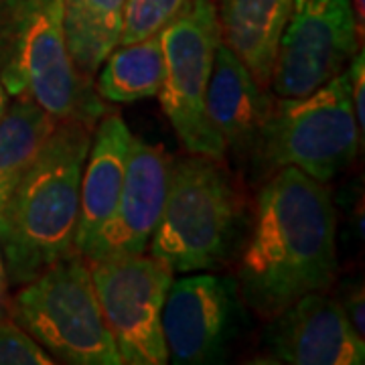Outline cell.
Here are the masks:
<instances>
[{"mask_svg": "<svg viewBox=\"0 0 365 365\" xmlns=\"http://www.w3.org/2000/svg\"><path fill=\"white\" fill-rule=\"evenodd\" d=\"M364 288H355L351 290V294H349V299L347 302L343 304V311L347 314V319H349V323L351 327L364 337L365 333V321H364Z\"/></svg>", "mask_w": 365, "mask_h": 365, "instance_id": "cell-23", "label": "cell"}, {"mask_svg": "<svg viewBox=\"0 0 365 365\" xmlns=\"http://www.w3.org/2000/svg\"><path fill=\"white\" fill-rule=\"evenodd\" d=\"M349 91H351V106L355 112V120H357V128L364 134L365 126V53L364 49L353 55L349 61Z\"/></svg>", "mask_w": 365, "mask_h": 365, "instance_id": "cell-21", "label": "cell"}, {"mask_svg": "<svg viewBox=\"0 0 365 365\" xmlns=\"http://www.w3.org/2000/svg\"><path fill=\"white\" fill-rule=\"evenodd\" d=\"M88 264L102 317L122 364H167L163 307L175 272L165 262L144 254Z\"/></svg>", "mask_w": 365, "mask_h": 365, "instance_id": "cell-8", "label": "cell"}, {"mask_svg": "<svg viewBox=\"0 0 365 365\" xmlns=\"http://www.w3.org/2000/svg\"><path fill=\"white\" fill-rule=\"evenodd\" d=\"M59 122L31 96H16L0 116V191L11 195Z\"/></svg>", "mask_w": 365, "mask_h": 365, "instance_id": "cell-18", "label": "cell"}, {"mask_svg": "<svg viewBox=\"0 0 365 365\" xmlns=\"http://www.w3.org/2000/svg\"><path fill=\"white\" fill-rule=\"evenodd\" d=\"M292 0H222L220 37L246 66L260 88H270L278 43Z\"/></svg>", "mask_w": 365, "mask_h": 365, "instance_id": "cell-15", "label": "cell"}, {"mask_svg": "<svg viewBox=\"0 0 365 365\" xmlns=\"http://www.w3.org/2000/svg\"><path fill=\"white\" fill-rule=\"evenodd\" d=\"M165 81V55L160 37L116 47L100 66L93 83L102 100L132 104L157 98Z\"/></svg>", "mask_w": 365, "mask_h": 365, "instance_id": "cell-16", "label": "cell"}, {"mask_svg": "<svg viewBox=\"0 0 365 365\" xmlns=\"http://www.w3.org/2000/svg\"><path fill=\"white\" fill-rule=\"evenodd\" d=\"M357 49L351 0H292L270 88L278 98L307 96L345 71Z\"/></svg>", "mask_w": 365, "mask_h": 365, "instance_id": "cell-9", "label": "cell"}, {"mask_svg": "<svg viewBox=\"0 0 365 365\" xmlns=\"http://www.w3.org/2000/svg\"><path fill=\"white\" fill-rule=\"evenodd\" d=\"M268 349L280 364L361 365L365 341L355 331L343 304L321 292H309L274 317Z\"/></svg>", "mask_w": 365, "mask_h": 365, "instance_id": "cell-12", "label": "cell"}, {"mask_svg": "<svg viewBox=\"0 0 365 365\" xmlns=\"http://www.w3.org/2000/svg\"><path fill=\"white\" fill-rule=\"evenodd\" d=\"M165 81L158 100L189 155L225 160V146L205 108L209 78L220 45L217 9L211 0H185L160 33Z\"/></svg>", "mask_w": 365, "mask_h": 365, "instance_id": "cell-7", "label": "cell"}, {"mask_svg": "<svg viewBox=\"0 0 365 365\" xmlns=\"http://www.w3.org/2000/svg\"><path fill=\"white\" fill-rule=\"evenodd\" d=\"M9 274H6V266H4V256L0 250V319H11L13 317V300L9 294Z\"/></svg>", "mask_w": 365, "mask_h": 365, "instance_id": "cell-24", "label": "cell"}, {"mask_svg": "<svg viewBox=\"0 0 365 365\" xmlns=\"http://www.w3.org/2000/svg\"><path fill=\"white\" fill-rule=\"evenodd\" d=\"M91 130L59 122L0 209V250L9 282L21 287L73 256L79 185Z\"/></svg>", "mask_w": 365, "mask_h": 365, "instance_id": "cell-2", "label": "cell"}, {"mask_svg": "<svg viewBox=\"0 0 365 365\" xmlns=\"http://www.w3.org/2000/svg\"><path fill=\"white\" fill-rule=\"evenodd\" d=\"M13 317L55 361L122 365L96 297L90 264L78 254L21 284Z\"/></svg>", "mask_w": 365, "mask_h": 365, "instance_id": "cell-5", "label": "cell"}, {"mask_svg": "<svg viewBox=\"0 0 365 365\" xmlns=\"http://www.w3.org/2000/svg\"><path fill=\"white\" fill-rule=\"evenodd\" d=\"M337 213L325 182L282 167L262 187L248 244L240 258L237 294L272 321L337 276Z\"/></svg>", "mask_w": 365, "mask_h": 365, "instance_id": "cell-1", "label": "cell"}, {"mask_svg": "<svg viewBox=\"0 0 365 365\" xmlns=\"http://www.w3.org/2000/svg\"><path fill=\"white\" fill-rule=\"evenodd\" d=\"M237 287L232 278L193 274L173 280L163 307L169 361L207 365L223 361L234 339Z\"/></svg>", "mask_w": 365, "mask_h": 365, "instance_id": "cell-10", "label": "cell"}, {"mask_svg": "<svg viewBox=\"0 0 365 365\" xmlns=\"http://www.w3.org/2000/svg\"><path fill=\"white\" fill-rule=\"evenodd\" d=\"M2 83L9 98L31 96L57 122H79L93 130L108 112L93 79L71 59L63 0H16Z\"/></svg>", "mask_w": 365, "mask_h": 365, "instance_id": "cell-4", "label": "cell"}, {"mask_svg": "<svg viewBox=\"0 0 365 365\" xmlns=\"http://www.w3.org/2000/svg\"><path fill=\"white\" fill-rule=\"evenodd\" d=\"M6 193H2V191H0V209H2V205H4V201H6Z\"/></svg>", "mask_w": 365, "mask_h": 365, "instance_id": "cell-26", "label": "cell"}, {"mask_svg": "<svg viewBox=\"0 0 365 365\" xmlns=\"http://www.w3.org/2000/svg\"><path fill=\"white\" fill-rule=\"evenodd\" d=\"M353 14H355V23H357V35H364L365 25V0H351Z\"/></svg>", "mask_w": 365, "mask_h": 365, "instance_id": "cell-25", "label": "cell"}, {"mask_svg": "<svg viewBox=\"0 0 365 365\" xmlns=\"http://www.w3.org/2000/svg\"><path fill=\"white\" fill-rule=\"evenodd\" d=\"M359 138L349 76L341 71L307 96L272 100L254 158L268 169L297 167L327 182L351 165Z\"/></svg>", "mask_w": 365, "mask_h": 365, "instance_id": "cell-6", "label": "cell"}, {"mask_svg": "<svg viewBox=\"0 0 365 365\" xmlns=\"http://www.w3.org/2000/svg\"><path fill=\"white\" fill-rule=\"evenodd\" d=\"M79 185V217L73 252L86 258L100 227L112 215L130 155L132 132L118 112H106L96 124Z\"/></svg>", "mask_w": 365, "mask_h": 365, "instance_id": "cell-14", "label": "cell"}, {"mask_svg": "<svg viewBox=\"0 0 365 365\" xmlns=\"http://www.w3.org/2000/svg\"><path fill=\"white\" fill-rule=\"evenodd\" d=\"M272 100L256 83L234 51L220 41L209 78L205 108L225 153L232 150L237 160L256 155L262 126L268 118Z\"/></svg>", "mask_w": 365, "mask_h": 365, "instance_id": "cell-13", "label": "cell"}, {"mask_svg": "<svg viewBox=\"0 0 365 365\" xmlns=\"http://www.w3.org/2000/svg\"><path fill=\"white\" fill-rule=\"evenodd\" d=\"M222 163L201 155L170 158L167 197L148 250L173 272L220 268L240 240L244 199Z\"/></svg>", "mask_w": 365, "mask_h": 365, "instance_id": "cell-3", "label": "cell"}, {"mask_svg": "<svg viewBox=\"0 0 365 365\" xmlns=\"http://www.w3.org/2000/svg\"><path fill=\"white\" fill-rule=\"evenodd\" d=\"M16 0H0V116L9 106V93L2 83V69L11 47V29H13V14Z\"/></svg>", "mask_w": 365, "mask_h": 365, "instance_id": "cell-22", "label": "cell"}, {"mask_svg": "<svg viewBox=\"0 0 365 365\" xmlns=\"http://www.w3.org/2000/svg\"><path fill=\"white\" fill-rule=\"evenodd\" d=\"M185 0H126L118 47L158 35L181 11Z\"/></svg>", "mask_w": 365, "mask_h": 365, "instance_id": "cell-19", "label": "cell"}, {"mask_svg": "<svg viewBox=\"0 0 365 365\" xmlns=\"http://www.w3.org/2000/svg\"><path fill=\"white\" fill-rule=\"evenodd\" d=\"M49 364H55V359L23 327L11 323V319H0V365Z\"/></svg>", "mask_w": 365, "mask_h": 365, "instance_id": "cell-20", "label": "cell"}, {"mask_svg": "<svg viewBox=\"0 0 365 365\" xmlns=\"http://www.w3.org/2000/svg\"><path fill=\"white\" fill-rule=\"evenodd\" d=\"M126 0H63V29L71 59L83 76L96 78L114 51Z\"/></svg>", "mask_w": 365, "mask_h": 365, "instance_id": "cell-17", "label": "cell"}, {"mask_svg": "<svg viewBox=\"0 0 365 365\" xmlns=\"http://www.w3.org/2000/svg\"><path fill=\"white\" fill-rule=\"evenodd\" d=\"M169 169L170 157L163 148L132 138L116 207L100 227L86 260H116L148 250L165 205Z\"/></svg>", "mask_w": 365, "mask_h": 365, "instance_id": "cell-11", "label": "cell"}]
</instances>
